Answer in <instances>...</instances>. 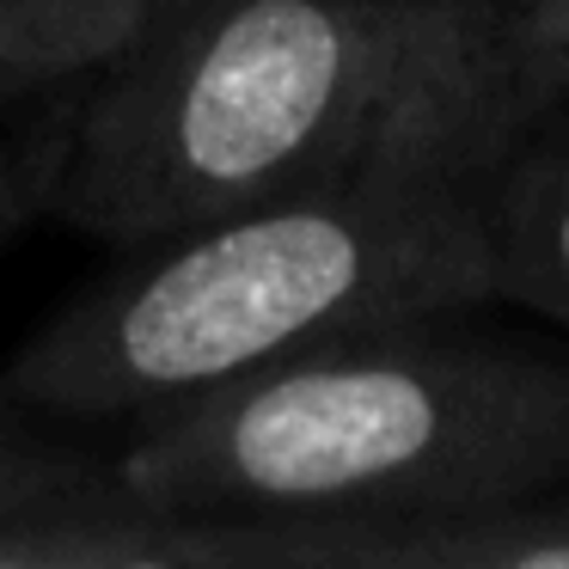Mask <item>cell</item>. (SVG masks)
<instances>
[{
  "label": "cell",
  "mask_w": 569,
  "mask_h": 569,
  "mask_svg": "<svg viewBox=\"0 0 569 569\" xmlns=\"http://www.w3.org/2000/svg\"><path fill=\"white\" fill-rule=\"evenodd\" d=\"M0 569H307V545L276 520L148 508L111 459L68 453L0 405Z\"/></svg>",
  "instance_id": "cell-4"
},
{
  "label": "cell",
  "mask_w": 569,
  "mask_h": 569,
  "mask_svg": "<svg viewBox=\"0 0 569 569\" xmlns=\"http://www.w3.org/2000/svg\"><path fill=\"white\" fill-rule=\"evenodd\" d=\"M68 111H74V92L43 99V111L31 123L0 136V251L31 221L50 214L56 178H62V160H68Z\"/></svg>",
  "instance_id": "cell-9"
},
{
  "label": "cell",
  "mask_w": 569,
  "mask_h": 569,
  "mask_svg": "<svg viewBox=\"0 0 569 569\" xmlns=\"http://www.w3.org/2000/svg\"><path fill=\"white\" fill-rule=\"evenodd\" d=\"M483 0H178L74 92L50 214L117 251L410 153L490 160Z\"/></svg>",
  "instance_id": "cell-1"
},
{
  "label": "cell",
  "mask_w": 569,
  "mask_h": 569,
  "mask_svg": "<svg viewBox=\"0 0 569 569\" xmlns=\"http://www.w3.org/2000/svg\"><path fill=\"white\" fill-rule=\"evenodd\" d=\"M483 312H417L270 361L136 422L111 466L166 515L307 527L325 569H356L380 527L569 490V356Z\"/></svg>",
  "instance_id": "cell-2"
},
{
  "label": "cell",
  "mask_w": 569,
  "mask_h": 569,
  "mask_svg": "<svg viewBox=\"0 0 569 569\" xmlns=\"http://www.w3.org/2000/svg\"><path fill=\"white\" fill-rule=\"evenodd\" d=\"M471 99L502 148L545 111H569V0H483Z\"/></svg>",
  "instance_id": "cell-8"
},
{
  "label": "cell",
  "mask_w": 569,
  "mask_h": 569,
  "mask_svg": "<svg viewBox=\"0 0 569 569\" xmlns=\"http://www.w3.org/2000/svg\"><path fill=\"white\" fill-rule=\"evenodd\" d=\"M490 300L569 331V111H545L483 172Z\"/></svg>",
  "instance_id": "cell-5"
},
{
  "label": "cell",
  "mask_w": 569,
  "mask_h": 569,
  "mask_svg": "<svg viewBox=\"0 0 569 569\" xmlns=\"http://www.w3.org/2000/svg\"><path fill=\"white\" fill-rule=\"evenodd\" d=\"M490 160H380L123 251L0 368V405L136 429L331 337L496 307L483 246Z\"/></svg>",
  "instance_id": "cell-3"
},
{
  "label": "cell",
  "mask_w": 569,
  "mask_h": 569,
  "mask_svg": "<svg viewBox=\"0 0 569 569\" xmlns=\"http://www.w3.org/2000/svg\"><path fill=\"white\" fill-rule=\"evenodd\" d=\"M178 0H0V117L136 56Z\"/></svg>",
  "instance_id": "cell-6"
},
{
  "label": "cell",
  "mask_w": 569,
  "mask_h": 569,
  "mask_svg": "<svg viewBox=\"0 0 569 569\" xmlns=\"http://www.w3.org/2000/svg\"><path fill=\"white\" fill-rule=\"evenodd\" d=\"M356 569H569V490L380 527Z\"/></svg>",
  "instance_id": "cell-7"
}]
</instances>
